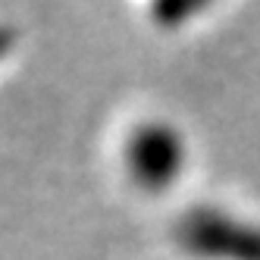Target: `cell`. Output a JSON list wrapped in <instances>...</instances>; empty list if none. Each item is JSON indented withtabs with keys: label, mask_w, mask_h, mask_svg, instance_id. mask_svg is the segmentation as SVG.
Segmentation results:
<instances>
[{
	"label": "cell",
	"mask_w": 260,
	"mask_h": 260,
	"mask_svg": "<svg viewBox=\"0 0 260 260\" xmlns=\"http://www.w3.org/2000/svg\"><path fill=\"white\" fill-rule=\"evenodd\" d=\"M122 170L144 194H160L185 170V141L170 122L141 119L122 138Z\"/></svg>",
	"instance_id": "obj_1"
},
{
	"label": "cell",
	"mask_w": 260,
	"mask_h": 260,
	"mask_svg": "<svg viewBox=\"0 0 260 260\" xmlns=\"http://www.w3.org/2000/svg\"><path fill=\"white\" fill-rule=\"evenodd\" d=\"M179 245L204 260H260V226L222 210H198L179 226Z\"/></svg>",
	"instance_id": "obj_2"
}]
</instances>
